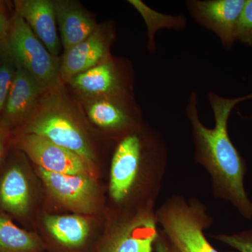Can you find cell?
Instances as JSON below:
<instances>
[{"mask_svg":"<svg viewBox=\"0 0 252 252\" xmlns=\"http://www.w3.org/2000/svg\"><path fill=\"white\" fill-rule=\"evenodd\" d=\"M154 249L156 252H180L165 234L158 235Z\"/></svg>","mask_w":252,"mask_h":252,"instance_id":"cell-24","label":"cell"},{"mask_svg":"<svg viewBox=\"0 0 252 252\" xmlns=\"http://www.w3.org/2000/svg\"><path fill=\"white\" fill-rule=\"evenodd\" d=\"M41 244L33 233L20 228L4 215H0V252H37Z\"/></svg>","mask_w":252,"mask_h":252,"instance_id":"cell-18","label":"cell"},{"mask_svg":"<svg viewBox=\"0 0 252 252\" xmlns=\"http://www.w3.org/2000/svg\"><path fill=\"white\" fill-rule=\"evenodd\" d=\"M17 144L33 162L47 171L94 178L93 162L34 134H20Z\"/></svg>","mask_w":252,"mask_h":252,"instance_id":"cell-6","label":"cell"},{"mask_svg":"<svg viewBox=\"0 0 252 252\" xmlns=\"http://www.w3.org/2000/svg\"><path fill=\"white\" fill-rule=\"evenodd\" d=\"M50 234L61 245L77 248L85 243L90 232L89 220L81 215H49L44 220Z\"/></svg>","mask_w":252,"mask_h":252,"instance_id":"cell-17","label":"cell"},{"mask_svg":"<svg viewBox=\"0 0 252 252\" xmlns=\"http://www.w3.org/2000/svg\"><path fill=\"white\" fill-rule=\"evenodd\" d=\"M15 11L22 16L36 37L53 56L59 57L61 41L54 2L50 0H16Z\"/></svg>","mask_w":252,"mask_h":252,"instance_id":"cell-14","label":"cell"},{"mask_svg":"<svg viewBox=\"0 0 252 252\" xmlns=\"http://www.w3.org/2000/svg\"><path fill=\"white\" fill-rule=\"evenodd\" d=\"M164 234L180 252H219L209 243L204 230L210 223L203 207L180 198L170 199L157 213Z\"/></svg>","mask_w":252,"mask_h":252,"instance_id":"cell-4","label":"cell"},{"mask_svg":"<svg viewBox=\"0 0 252 252\" xmlns=\"http://www.w3.org/2000/svg\"><path fill=\"white\" fill-rule=\"evenodd\" d=\"M16 71L17 64L4 44L0 43V114L4 109Z\"/></svg>","mask_w":252,"mask_h":252,"instance_id":"cell-20","label":"cell"},{"mask_svg":"<svg viewBox=\"0 0 252 252\" xmlns=\"http://www.w3.org/2000/svg\"><path fill=\"white\" fill-rule=\"evenodd\" d=\"M68 84L83 98L131 94L130 72L125 64L112 57L72 78Z\"/></svg>","mask_w":252,"mask_h":252,"instance_id":"cell-8","label":"cell"},{"mask_svg":"<svg viewBox=\"0 0 252 252\" xmlns=\"http://www.w3.org/2000/svg\"><path fill=\"white\" fill-rule=\"evenodd\" d=\"M83 106L91 122L104 130L124 132L138 124L140 112L131 94L83 98Z\"/></svg>","mask_w":252,"mask_h":252,"instance_id":"cell-12","label":"cell"},{"mask_svg":"<svg viewBox=\"0 0 252 252\" xmlns=\"http://www.w3.org/2000/svg\"><path fill=\"white\" fill-rule=\"evenodd\" d=\"M160 139L157 132L143 137L130 132L118 144L111 165L109 192L117 203L125 200L135 185L146 153Z\"/></svg>","mask_w":252,"mask_h":252,"instance_id":"cell-5","label":"cell"},{"mask_svg":"<svg viewBox=\"0 0 252 252\" xmlns=\"http://www.w3.org/2000/svg\"><path fill=\"white\" fill-rule=\"evenodd\" d=\"M215 238L238 252H252V230L233 235L221 234Z\"/></svg>","mask_w":252,"mask_h":252,"instance_id":"cell-21","label":"cell"},{"mask_svg":"<svg viewBox=\"0 0 252 252\" xmlns=\"http://www.w3.org/2000/svg\"><path fill=\"white\" fill-rule=\"evenodd\" d=\"M45 90L32 76L17 64V71L0 118L9 129L25 124Z\"/></svg>","mask_w":252,"mask_h":252,"instance_id":"cell-13","label":"cell"},{"mask_svg":"<svg viewBox=\"0 0 252 252\" xmlns=\"http://www.w3.org/2000/svg\"><path fill=\"white\" fill-rule=\"evenodd\" d=\"M128 3L142 15L145 21L148 30V49L150 52H153L156 49L154 36L159 29L165 28L182 31L187 27V20L183 16H174L160 14L140 0H129Z\"/></svg>","mask_w":252,"mask_h":252,"instance_id":"cell-19","label":"cell"},{"mask_svg":"<svg viewBox=\"0 0 252 252\" xmlns=\"http://www.w3.org/2000/svg\"><path fill=\"white\" fill-rule=\"evenodd\" d=\"M252 99V94L242 97H222L215 92L208 94V101L215 125L208 128L200 122L198 97L195 91L189 96L186 114L192 126L195 158L211 175L215 193L233 204L243 217L252 218V203L244 186L247 172L243 158L230 140L228 119L240 102Z\"/></svg>","mask_w":252,"mask_h":252,"instance_id":"cell-1","label":"cell"},{"mask_svg":"<svg viewBox=\"0 0 252 252\" xmlns=\"http://www.w3.org/2000/svg\"><path fill=\"white\" fill-rule=\"evenodd\" d=\"M38 172L46 188L58 201L81 214L94 212L97 190L93 177L85 175L55 173L38 167Z\"/></svg>","mask_w":252,"mask_h":252,"instance_id":"cell-10","label":"cell"},{"mask_svg":"<svg viewBox=\"0 0 252 252\" xmlns=\"http://www.w3.org/2000/svg\"><path fill=\"white\" fill-rule=\"evenodd\" d=\"M1 43L16 64L29 72L44 90L61 84V59L48 51L17 11L11 16L7 36Z\"/></svg>","mask_w":252,"mask_h":252,"instance_id":"cell-3","label":"cell"},{"mask_svg":"<svg viewBox=\"0 0 252 252\" xmlns=\"http://www.w3.org/2000/svg\"><path fill=\"white\" fill-rule=\"evenodd\" d=\"M11 18L8 16L4 2L0 1V43L4 41L7 36L10 25H11Z\"/></svg>","mask_w":252,"mask_h":252,"instance_id":"cell-23","label":"cell"},{"mask_svg":"<svg viewBox=\"0 0 252 252\" xmlns=\"http://www.w3.org/2000/svg\"><path fill=\"white\" fill-rule=\"evenodd\" d=\"M62 84L46 91L20 134H34L92 161L94 154Z\"/></svg>","mask_w":252,"mask_h":252,"instance_id":"cell-2","label":"cell"},{"mask_svg":"<svg viewBox=\"0 0 252 252\" xmlns=\"http://www.w3.org/2000/svg\"><path fill=\"white\" fill-rule=\"evenodd\" d=\"M157 222L150 210L139 212L113 230L99 252H153Z\"/></svg>","mask_w":252,"mask_h":252,"instance_id":"cell-11","label":"cell"},{"mask_svg":"<svg viewBox=\"0 0 252 252\" xmlns=\"http://www.w3.org/2000/svg\"><path fill=\"white\" fill-rule=\"evenodd\" d=\"M56 20L64 51L85 40L98 25L77 3L66 0L54 1Z\"/></svg>","mask_w":252,"mask_h":252,"instance_id":"cell-15","label":"cell"},{"mask_svg":"<svg viewBox=\"0 0 252 252\" xmlns=\"http://www.w3.org/2000/svg\"><path fill=\"white\" fill-rule=\"evenodd\" d=\"M0 205L10 214L22 216L31 205V189L23 167L14 164L0 181Z\"/></svg>","mask_w":252,"mask_h":252,"instance_id":"cell-16","label":"cell"},{"mask_svg":"<svg viewBox=\"0 0 252 252\" xmlns=\"http://www.w3.org/2000/svg\"><path fill=\"white\" fill-rule=\"evenodd\" d=\"M246 0H189L187 7L192 17L218 36L224 49L238 41L240 16Z\"/></svg>","mask_w":252,"mask_h":252,"instance_id":"cell-7","label":"cell"},{"mask_svg":"<svg viewBox=\"0 0 252 252\" xmlns=\"http://www.w3.org/2000/svg\"><path fill=\"white\" fill-rule=\"evenodd\" d=\"M115 36L112 25L98 26L87 39L64 51L60 62L61 81L68 83L77 74L110 59Z\"/></svg>","mask_w":252,"mask_h":252,"instance_id":"cell-9","label":"cell"},{"mask_svg":"<svg viewBox=\"0 0 252 252\" xmlns=\"http://www.w3.org/2000/svg\"><path fill=\"white\" fill-rule=\"evenodd\" d=\"M238 41L252 46V0L245 1L239 22Z\"/></svg>","mask_w":252,"mask_h":252,"instance_id":"cell-22","label":"cell"},{"mask_svg":"<svg viewBox=\"0 0 252 252\" xmlns=\"http://www.w3.org/2000/svg\"><path fill=\"white\" fill-rule=\"evenodd\" d=\"M10 129L1 121L0 118V165L4 158L5 151H6V143H7L8 137Z\"/></svg>","mask_w":252,"mask_h":252,"instance_id":"cell-25","label":"cell"}]
</instances>
